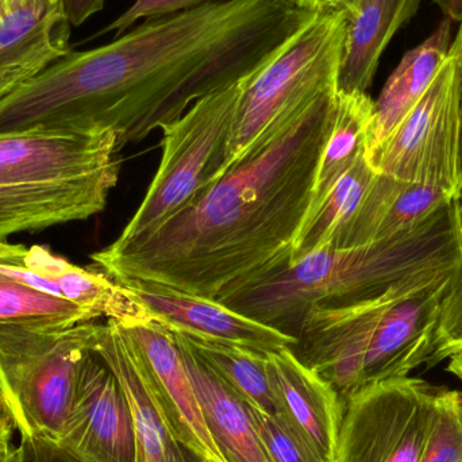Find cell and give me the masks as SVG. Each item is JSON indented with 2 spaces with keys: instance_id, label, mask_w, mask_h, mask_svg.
I'll use <instances>...</instances> for the list:
<instances>
[{
  "instance_id": "20",
  "label": "cell",
  "mask_w": 462,
  "mask_h": 462,
  "mask_svg": "<svg viewBox=\"0 0 462 462\" xmlns=\"http://www.w3.org/2000/svg\"><path fill=\"white\" fill-rule=\"evenodd\" d=\"M452 21L445 19L433 34L407 51L374 102L365 153L379 146L420 102L448 59L452 45Z\"/></svg>"
},
{
  "instance_id": "22",
  "label": "cell",
  "mask_w": 462,
  "mask_h": 462,
  "mask_svg": "<svg viewBox=\"0 0 462 462\" xmlns=\"http://www.w3.org/2000/svg\"><path fill=\"white\" fill-rule=\"evenodd\" d=\"M180 334L250 407L269 417L279 414L266 371V353Z\"/></svg>"
},
{
  "instance_id": "31",
  "label": "cell",
  "mask_w": 462,
  "mask_h": 462,
  "mask_svg": "<svg viewBox=\"0 0 462 462\" xmlns=\"http://www.w3.org/2000/svg\"><path fill=\"white\" fill-rule=\"evenodd\" d=\"M296 7L311 13H333L346 11L352 13L360 0H291Z\"/></svg>"
},
{
  "instance_id": "36",
  "label": "cell",
  "mask_w": 462,
  "mask_h": 462,
  "mask_svg": "<svg viewBox=\"0 0 462 462\" xmlns=\"http://www.w3.org/2000/svg\"><path fill=\"white\" fill-rule=\"evenodd\" d=\"M449 21L462 22V0H434Z\"/></svg>"
},
{
  "instance_id": "3",
  "label": "cell",
  "mask_w": 462,
  "mask_h": 462,
  "mask_svg": "<svg viewBox=\"0 0 462 462\" xmlns=\"http://www.w3.org/2000/svg\"><path fill=\"white\" fill-rule=\"evenodd\" d=\"M461 265L455 200L414 231L361 246L326 245L221 303L293 336L311 307L365 300L407 280Z\"/></svg>"
},
{
  "instance_id": "11",
  "label": "cell",
  "mask_w": 462,
  "mask_h": 462,
  "mask_svg": "<svg viewBox=\"0 0 462 462\" xmlns=\"http://www.w3.org/2000/svg\"><path fill=\"white\" fill-rule=\"evenodd\" d=\"M132 291L168 330L214 339L261 353L279 352L295 345L296 338L273 326L246 317L226 304L181 292L146 280L116 282Z\"/></svg>"
},
{
  "instance_id": "24",
  "label": "cell",
  "mask_w": 462,
  "mask_h": 462,
  "mask_svg": "<svg viewBox=\"0 0 462 462\" xmlns=\"http://www.w3.org/2000/svg\"><path fill=\"white\" fill-rule=\"evenodd\" d=\"M95 319L92 312L78 304L13 280L0 282V325L70 328Z\"/></svg>"
},
{
  "instance_id": "27",
  "label": "cell",
  "mask_w": 462,
  "mask_h": 462,
  "mask_svg": "<svg viewBox=\"0 0 462 462\" xmlns=\"http://www.w3.org/2000/svg\"><path fill=\"white\" fill-rule=\"evenodd\" d=\"M252 414L268 462H323L282 417H269L253 407Z\"/></svg>"
},
{
  "instance_id": "2",
  "label": "cell",
  "mask_w": 462,
  "mask_h": 462,
  "mask_svg": "<svg viewBox=\"0 0 462 462\" xmlns=\"http://www.w3.org/2000/svg\"><path fill=\"white\" fill-rule=\"evenodd\" d=\"M338 89L255 143L151 236L91 255L114 282L146 280L224 301L290 263L306 224Z\"/></svg>"
},
{
  "instance_id": "19",
  "label": "cell",
  "mask_w": 462,
  "mask_h": 462,
  "mask_svg": "<svg viewBox=\"0 0 462 462\" xmlns=\"http://www.w3.org/2000/svg\"><path fill=\"white\" fill-rule=\"evenodd\" d=\"M420 3L422 0H360L355 10L347 13L338 92L366 94L380 57L396 32L418 13Z\"/></svg>"
},
{
  "instance_id": "28",
  "label": "cell",
  "mask_w": 462,
  "mask_h": 462,
  "mask_svg": "<svg viewBox=\"0 0 462 462\" xmlns=\"http://www.w3.org/2000/svg\"><path fill=\"white\" fill-rule=\"evenodd\" d=\"M218 0H135L132 7L127 8L121 16L111 22L102 32H97L92 38L99 37L107 32H116V38L121 37L135 22L146 18H162V16L172 15V14L183 13L199 5Z\"/></svg>"
},
{
  "instance_id": "34",
  "label": "cell",
  "mask_w": 462,
  "mask_h": 462,
  "mask_svg": "<svg viewBox=\"0 0 462 462\" xmlns=\"http://www.w3.org/2000/svg\"><path fill=\"white\" fill-rule=\"evenodd\" d=\"M61 0H0V14L16 13L29 7H54Z\"/></svg>"
},
{
  "instance_id": "33",
  "label": "cell",
  "mask_w": 462,
  "mask_h": 462,
  "mask_svg": "<svg viewBox=\"0 0 462 462\" xmlns=\"http://www.w3.org/2000/svg\"><path fill=\"white\" fill-rule=\"evenodd\" d=\"M457 65L458 114H460V162L462 167V24L449 48Z\"/></svg>"
},
{
  "instance_id": "37",
  "label": "cell",
  "mask_w": 462,
  "mask_h": 462,
  "mask_svg": "<svg viewBox=\"0 0 462 462\" xmlns=\"http://www.w3.org/2000/svg\"><path fill=\"white\" fill-rule=\"evenodd\" d=\"M449 363H448V372L452 374L453 376L457 377L462 383V352L456 353V355L450 356Z\"/></svg>"
},
{
  "instance_id": "10",
  "label": "cell",
  "mask_w": 462,
  "mask_h": 462,
  "mask_svg": "<svg viewBox=\"0 0 462 462\" xmlns=\"http://www.w3.org/2000/svg\"><path fill=\"white\" fill-rule=\"evenodd\" d=\"M59 442L81 462H138L129 399L95 350L81 361Z\"/></svg>"
},
{
  "instance_id": "14",
  "label": "cell",
  "mask_w": 462,
  "mask_h": 462,
  "mask_svg": "<svg viewBox=\"0 0 462 462\" xmlns=\"http://www.w3.org/2000/svg\"><path fill=\"white\" fill-rule=\"evenodd\" d=\"M95 352L113 369L134 415L138 462H213L184 441L160 409L132 342L113 320L100 325Z\"/></svg>"
},
{
  "instance_id": "23",
  "label": "cell",
  "mask_w": 462,
  "mask_h": 462,
  "mask_svg": "<svg viewBox=\"0 0 462 462\" xmlns=\"http://www.w3.org/2000/svg\"><path fill=\"white\" fill-rule=\"evenodd\" d=\"M376 172L365 153L334 184L325 202L296 239L290 263L301 260L330 244L353 218Z\"/></svg>"
},
{
  "instance_id": "7",
  "label": "cell",
  "mask_w": 462,
  "mask_h": 462,
  "mask_svg": "<svg viewBox=\"0 0 462 462\" xmlns=\"http://www.w3.org/2000/svg\"><path fill=\"white\" fill-rule=\"evenodd\" d=\"M100 325L70 328L0 325V385L24 436L59 441L81 361Z\"/></svg>"
},
{
  "instance_id": "6",
  "label": "cell",
  "mask_w": 462,
  "mask_h": 462,
  "mask_svg": "<svg viewBox=\"0 0 462 462\" xmlns=\"http://www.w3.org/2000/svg\"><path fill=\"white\" fill-rule=\"evenodd\" d=\"M249 76L197 100L162 129L159 170L140 208L114 244L151 236L225 175L227 146Z\"/></svg>"
},
{
  "instance_id": "38",
  "label": "cell",
  "mask_w": 462,
  "mask_h": 462,
  "mask_svg": "<svg viewBox=\"0 0 462 462\" xmlns=\"http://www.w3.org/2000/svg\"><path fill=\"white\" fill-rule=\"evenodd\" d=\"M0 462H18L16 448H13V445L0 448Z\"/></svg>"
},
{
  "instance_id": "32",
  "label": "cell",
  "mask_w": 462,
  "mask_h": 462,
  "mask_svg": "<svg viewBox=\"0 0 462 462\" xmlns=\"http://www.w3.org/2000/svg\"><path fill=\"white\" fill-rule=\"evenodd\" d=\"M15 429V420L0 385V448L10 447Z\"/></svg>"
},
{
  "instance_id": "30",
  "label": "cell",
  "mask_w": 462,
  "mask_h": 462,
  "mask_svg": "<svg viewBox=\"0 0 462 462\" xmlns=\"http://www.w3.org/2000/svg\"><path fill=\"white\" fill-rule=\"evenodd\" d=\"M106 0H61L62 13L70 26H81L105 7Z\"/></svg>"
},
{
  "instance_id": "13",
  "label": "cell",
  "mask_w": 462,
  "mask_h": 462,
  "mask_svg": "<svg viewBox=\"0 0 462 462\" xmlns=\"http://www.w3.org/2000/svg\"><path fill=\"white\" fill-rule=\"evenodd\" d=\"M121 328L132 342L146 382L173 430L208 460L224 462L206 428L172 331L156 322Z\"/></svg>"
},
{
  "instance_id": "17",
  "label": "cell",
  "mask_w": 462,
  "mask_h": 462,
  "mask_svg": "<svg viewBox=\"0 0 462 462\" xmlns=\"http://www.w3.org/2000/svg\"><path fill=\"white\" fill-rule=\"evenodd\" d=\"M61 5L0 14V100L72 51Z\"/></svg>"
},
{
  "instance_id": "18",
  "label": "cell",
  "mask_w": 462,
  "mask_h": 462,
  "mask_svg": "<svg viewBox=\"0 0 462 462\" xmlns=\"http://www.w3.org/2000/svg\"><path fill=\"white\" fill-rule=\"evenodd\" d=\"M15 265L53 282L60 298L88 310L97 318H107L121 326L156 322L132 291L103 272L80 268L57 257L46 247L32 246L24 250Z\"/></svg>"
},
{
  "instance_id": "29",
  "label": "cell",
  "mask_w": 462,
  "mask_h": 462,
  "mask_svg": "<svg viewBox=\"0 0 462 462\" xmlns=\"http://www.w3.org/2000/svg\"><path fill=\"white\" fill-rule=\"evenodd\" d=\"M18 462H81L70 455L56 439L46 437L24 436L16 448Z\"/></svg>"
},
{
  "instance_id": "9",
  "label": "cell",
  "mask_w": 462,
  "mask_h": 462,
  "mask_svg": "<svg viewBox=\"0 0 462 462\" xmlns=\"http://www.w3.org/2000/svg\"><path fill=\"white\" fill-rule=\"evenodd\" d=\"M439 390L407 376L377 383L347 398L336 462H420Z\"/></svg>"
},
{
  "instance_id": "8",
  "label": "cell",
  "mask_w": 462,
  "mask_h": 462,
  "mask_svg": "<svg viewBox=\"0 0 462 462\" xmlns=\"http://www.w3.org/2000/svg\"><path fill=\"white\" fill-rule=\"evenodd\" d=\"M365 156L380 175L434 187L453 199L460 198L457 65L450 51L420 102Z\"/></svg>"
},
{
  "instance_id": "25",
  "label": "cell",
  "mask_w": 462,
  "mask_h": 462,
  "mask_svg": "<svg viewBox=\"0 0 462 462\" xmlns=\"http://www.w3.org/2000/svg\"><path fill=\"white\" fill-rule=\"evenodd\" d=\"M420 462H462V393L441 387Z\"/></svg>"
},
{
  "instance_id": "16",
  "label": "cell",
  "mask_w": 462,
  "mask_h": 462,
  "mask_svg": "<svg viewBox=\"0 0 462 462\" xmlns=\"http://www.w3.org/2000/svg\"><path fill=\"white\" fill-rule=\"evenodd\" d=\"M208 434L224 462H268L252 407L178 331H172Z\"/></svg>"
},
{
  "instance_id": "12",
  "label": "cell",
  "mask_w": 462,
  "mask_h": 462,
  "mask_svg": "<svg viewBox=\"0 0 462 462\" xmlns=\"http://www.w3.org/2000/svg\"><path fill=\"white\" fill-rule=\"evenodd\" d=\"M279 417L323 462H336L345 403L333 385L304 365L291 347L266 353Z\"/></svg>"
},
{
  "instance_id": "21",
  "label": "cell",
  "mask_w": 462,
  "mask_h": 462,
  "mask_svg": "<svg viewBox=\"0 0 462 462\" xmlns=\"http://www.w3.org/2000/svg\"><path fill=\"white\" fill-rule=\"evenodd\" d=\"M374 116V102L368 94H337L336 116L318 164L311 205L304 226L325 202L334 184L365 153Z\"/></svg>"
},
{
  "instance_id": "26",
  "label": "cell",
  "mask_w": 462,
  "mask_h": 462,
  "mask_svg": "<svg viewBox=\"0 0 462 462\" xmlns=\"http://www.w3.org/2000/svg\"><path fill=\"white\" fill-rule=\"evenodd\" d=\"M458 352H462V266L453 274L439 304L433 352L426 366L433 368Z\"/></svg>"
},
{
  "instance_id": "40",
  "label": "cell",
  "mask_w": 462,
  "mask_h": 462,
  "mask_svg": "<svg viewBox=\"0 0 462 462\" xmlns=\"http://www.w3.org/2000/svg\"><path fill=\"white\" fill-rule=\"evenodd\" d=\"M5 280H8V279H5V277L3 276V274H0V282H5Z\"/></svg>"
},
{
  "instance_id": "15",
  "label": "cell",
  "mask_w": 462,
  "mask_h": 462,
  "mask_svg": "<svg viewBox=\"0 0 462 462\" xmlns=\"http://www.w3.org/2000/svg\"><path fill=\"white\" fill-rule=\"evenodd\" d=\"M441 189L376 173L353 218L333 247H355L410 233L455 202Z\"/></svg>"
},
{
  "instance_id": "5",
  "label": "cell",
  "mask_w": 462,
  "mask_h": 462,
  "mask_svg": "<svg viewBox=\"0 0 462 462\" xmlns=\"http://www.w3.org/2000/svg\"><path fill=\"white\" fill-rule=\"evenodd\" d=\"M346 27V11L315 14L247 78L227 146L226 172L269 133L320 95L338 89Z\"/></svg>"
},
{
  "instance_id": "4",
  "label": "cell",
  "mask_w": 462,
  "mask_h": 462,
  "mask_svg": "<svg viewBox=\"0 0 462 462\" xmlns=\"http://www.w3.org/2000/svg\"><path fill=\"white\" fill-rule=\"evenodd\" d=\"M460 268L407 280L356 303L311 307L293 334V353L344 402L410 376L430 358L439 304Z\"/></svg>"
},
{
  "instance_id": "1",
  "label": "cell",
  "mask_w": 462,
  "mask_h": 462,
  "mask_svg": "<svg viewBox=\"0 0 462 462\" xmlns=\"http://www.w3.org/2000/svg\"><path fill=\"white\" fill-rule=\"evenodd\" d=\"M317 13L291 0H218L70 51L0 100V135L111 130L119 152L263 67Z\"/></svg>"
},
{
  "instance_id": "39",
  "label": "cell",
  "mask_w": 462,
  "mask_h": 462,
  "mask_svg": "<svg viewBox=\"0 0 462 462\" xmlns=\"http://www.w3.org/2000/svg\"><path fill=\"white\" fill-rule=\"evenodd\" d=\"M457 219H458V230H460V236L462 242V192L460 198L457 199Z\"/></svg>"
},
{
  "instance_id": "35",
  "label": "cell",
  "mask_w": 462,
  "mask_h": 462,
  "mask_svg": "<svg viewBox=\"0 0 462 462\" xmlns=\"http://www.w3.org/2000/svg\"><path fill=\"white\" fill-rule=\"evenodd\" d=\"M26 247L22 245H11L7 242H0V263H13L18 261L23 254Z\"/></svg>"
}]
</instances>
